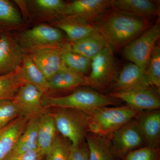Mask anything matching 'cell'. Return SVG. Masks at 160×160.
<instances>
[{"instance_id":"obj_1","label":"cell","mask_w":160,"mask_h":160,"mask_svg":"<svg viewBox=\"0 0 160 160\" xmlns=\"http://www.w3.org/2000/svg\"><path fill=\"white\" fill-rule=\"evenodd\" d=\"M113 49L126 46L151 27L149 20L110 8L93 23Z\"/></svg>"},{"instance_id":"obj_2","label":"cell","mask_w":160,"mask_h":160,"mask_svg":"<svg viewBox=\"0 0 160 160\" xmlns=\"http://www.w3.org/2000/svg\"><path fill=\"white\" fill-rule=\"evenodd\" d=\"M121 102L109 95L89 89H77L68 95L57 97L45 94L42 98L43 106L46 109L66 108L85 112L105 106H120Z\"/></svg>"},{"instance_id":"obj_3","label":"cell","mask_w":160,"mask_h":160,"mask_svg":"<svg viewBox=\"0 0 160 160\" xmlns=\"http://www.w3.org/2000/svg\"><path fill=\"white\" fill-rule=\"evenodd\" d=\"M140 112L126 105L93 109L86 112L88 115V132L110 138L114 132L135 118Z\"/></svg>"},{"instance_id":"obj_4","label":"cell","mask_w":160,"mask_h":160,"mask_svg":"<svg viewBox=\"0 0 160 160\" xmlns=\"http://www.w3.org/2000/svg\"><path fill=\"white\" fill-rule=\"evenodd\" d=\"M90 69V74L86 76V86L102 94L110 93L118 75L113 48L108 45L93 58Z\"/></svg>"},{"instance_id":"obj_5","label":"cell","mask_w":160,"mask_h":160,"mask_svg":"<svg viewBox=\"0 0 160 160\" xmlns=\"http://www.w3.org/2000/svg\"><path fill=\"white\" fill-rule=\"evenodd\" d=\"M52 112L58 132L69 140L72 146L84 142L88 132V115L84 112L66 108H55Z\"/></svg>"},{"instance_id":"obj_6","label":"cell","mask_w":160,"mask_h":160,"mask_svg":"<svg viewBox=\"0 0 160 160\" xmlns=\"http://www.w3.org/2000/svg\"><path fill=\"white\" fill-rule=\"evenodd\" d=\"M160 37L159 20L136 38L125 46L123 56L126 59L146 72L155 46Z\"/></svg>"},{"instance_id":"obj_7","label":"cell","mask_w":160,"mask_h":160,"mask_svg":"<svg viewBox=\"0 0 160 160\" xmlns=\"http://www.w3.org/2000/svg\"><path fill=\"white\" fill-rule=\"evenodd\" d=\"M63 39L61 30L45 24L35 26L20 35L22 46L29 52L63 46L65 44Z\"/></svg>"},{"instance_id":"obj_8","label":"cell","mask_w":160,"mask_h":160,"mask_svg":"<svg viewBox=\"0 0 160 160\" xmlns=\"http://www.w3.org/2000/svg\"><path fill=\"white\" fill-rule=\"evenodd\" d=\"M110 139L112 152L118 160H122L131 152L145 146L135 118L114 132Z\"/></svg>"},{"instance_id":"obj_9","label":"cell","mask_w":160,"mask_h":160,"mask_svg":"<svg viewBox=\"0 0 160 160\" xmlns=\"http://www.w3.org/2000/svg\"><path fill=\"white\" fill-rule=\"evenodd\" d=\"M108 95L125 102L126 105L139 111L160 109V99L158 93L151 87L112 92Z\"/></svg>"},{"instance_id":"obj_10","label":"cell","mask_w":160,"mask_h":160,"mask_svg":"<svg viewBox=\"0 0 160 160\" xmlns=\"http://www.w3.org/2000/svg\"><path fill=\"white\" fill-rule=\"evenodd\" d=\"M44 95L36 86L26 83L20 87L12 100L19 108L21 115L30 118L46 111L42 105Z\"/></svg>"},{"instance_id":"obj_11","label":"cell","mask_w":160,"mask_h":160,"mask_svg":"<svg viewBox=\"0 0 160 160\" xmlns=\"http://www.w3.org/2000/svg\"><path fill=\"white\" fill-rule=\"evenodd\" d=\"M24 56L22 46L9 34L0 36V76L15 71L21 66Z\"/></svg>"},{"instance_id":"obj_12","label":"cell","mask_w":160,"mask_h":160,"mask_svg":"<svg viewBox=\"0 0 160 160\" xmlns=\"http://www.w3.org/2000/svg\"><path fill=\"white\" fill-rule=\"evenodd\" d=\"M66 45L30 52L29 56L48 81L64 65L62 55Z\"/></svg>"},{"instance_id":"obj_13","label":"cell","mask_w":160,"mask_h":160,"mask_svg":"<svg viewBox=\"0 0 160 160\" xmlns=\"http://www.w3.org/2000/svg\"><path fill=\"white\" fill-rule=\"evenodd\" d=\"M112 1L76 0L66 3L63 16H76L93 23L106 10L112 8Z\"/></svg>"},{"instance_id":"obj_14","label":"cell","mask_w":160,"mask_h":160,"mask_svg":"<svg viewBox=\"0 0 160 160\" xmlns=\"http://www.w3.org/2000/svg\"><path fill=\"white\" fill-rule=\"evenodd\" d=\"M151 87L146 72L132 63L125 65L118 73L111 92L125 91Z\"/></svg>"},{"instance_id":"obj_15","label":"cell","mask_w":160,"mask_h":160,"mask_svg":"<svg viewBox=\"0 0 160 160\" xmlns=\"http://www.w3.org/2000/svg\"><path fill=\"white\" fill-rule=\"evenodd\" d=\"M135 120L142 132L145 146L151 148L159 147V109L141 112Z\"/></svg>"},{"instance_id":"obj_16","label":"cell","mask_w":160,"mask_h":160,"mask_svg":"<svg viewBox=\"0 0 160 160\" xmlns=\"http://www.w3.org/2000/svg\"><path fill=\"white\" fill-rule=\"evenodd\" d=\"M55 26L66 33L70 42L99 33L93 23L76 16H63L57 21Z\"/></svg>"},{"instance_id":"obj_17","label":"cell","mask_w":160,"mask_h":160,"mask_svg":"<svg viewBox=\"0 0 160 160\" xmlns=\"http://www.w3.org/2000/svg\"><path fill=\"white\" fill-rule=\"evenodd\" d=\"M29 119L20 115L0 129V160H6L10 154Z\"/></svg>"},{"instance_id":"obj_18","label":"cell","mask_w":160,"mask_h":160,"mask_svg":"<svg viewBox=\"0 0 160 160\" xmlns=\"http://www.w3.org/2000/svg\"><path fill=\"white\" fill-rule=\"evenodd\" d=\"M112 8L147 19L160 13L158 6L149 0H112Z\"/></svg>"},{"instance_id":"obj_19","label":"cell","mask_w":160,"mask_h":160,"mask_svg":"<svg viewBox=\"0 0 160 160\" xmlns=\"http://www.w3.org/2000/svg\"><path fill=\"white\" fill-rule=\"evenodd\" d=\"M57 132L52 112L45 111L39 115L38 149L45 155L53 145L58 135Z\"/></svg>"},{"instance_id":"obj_20","label":"cell","mask_w":160,"mask_h":160,"mask_svg":"<svg viewBox=\"0 0 160 160\" xmlns=\"http://www.w3.org/2000/svg\"><path fill=\"white\" fill-rule=\"evenodd\" d=\"M64 65V64H63ZM86 76L71 70L63 65L48 81L49 91L70 90L78 86H86Z\"/></svg>"},{"instance_id":"obj_21","label":"cell","mask_w":160,"mask_h":160,"mask_svg":"<svg viewBox=\"0 0 160 160\" xmlns=\"http://www.w3.org/2000/svg\"><path fill=\"white\" fill-rule=\"evenodd\" d=\"M85 139L89 151V160H118L114 156L110 138L88 132Z\"/></svg>"},{"instance_id":"obj_22","label":"cell","mask_w":160,"mask_h":160,"mask_svg":"<svg viewBox=\"0 0 160 160\" xmlns=\"http://www.w3.org/2000/svg\"><path fill=\"white\" fill-rule=\"evenodd\" d=\"M69 45L72 51L92 60L109 45L99 33H97L70 42Z\"/></svg>"},{"instance_id":"obj_23","label":"cell","mask_w":160,"mask_h":160,"mask_svg":"<svg viewBox=\"0 0 160 160\" xmlns=\"http://www.w3.org/2000/svg\"><path fill=\"white\" fill-rule=\"evenodd\" d=\"M38 116L30 118L28 120L25 130L8 158L38 149Z\"/></svg>"},{"instance_id":"obj_24","label":"cell","mask_w":160,"mask_h":160,"mask_svg":"<svg viewBox=\"0 0 160 160\" xmlns=\"http://www.w3.org/2000/svg\"><path fill=\"white\" fill-rule=\"evenodd\" d=\"M20 70L26 83L36 86L44 94L49 92L48 80L29 56L24 55Z\"/></svg>"},{"instance_id":"obj_25","label":"cell","mask_w":160,"mask_h":160,"mask_svg":"<svg viewBox=\"0 0 160 160\" xmlns=\"http://www.w3.org/2000/svg\"><path fill=\"white\" fill-rule=\"evenodd\" d=\"M26 83L20 67L11 73L0 76V100H12L20 87Z\"/></svg>"},{"instance_id":"obj_26","label":"cell","mask_w":160,"mask_h":160,"mask_svg":"<svg viewBox=\"0 0 160 160\" xmlns=\"http://www.w3.org/2000/svg\"><path fill=\"white\" fill-rule=\"evenodd\" d=\"M62 59L64 66L81 74L84 75L90 69L91 60L72 51L69 43H66Z\"/></svg>"},{"instance_id":"obj_27","label":"cell","mask_w":160,"mask_h":160,"mask_svg":"<svg viewBox=\"0 0 160 160\" xmlns=\"http://www.w3.org/2000/svg\"><path fill=\"white\" fill-rule=\"evenodd\" d=\"M146 73L150 86L160 93V48L155 46L152 53Z\"/></svg>"},{"instance_id":"obj_28","label":"cell","mask_w":160,"mask_h":160,"mask_svg":"<svg viewBox=\"0 0 160 160\" xmlns=\"http://www.w3.org/2000/svg\"><path fill=\"white\" fill-rule=\"evenodd\" d=\"M70 146L66 139L58 134L51 149L45 155V160H68Z\"/></svg>"},{"instance_id":"obj_29","label":"cell","mask_w":160,"mask_h":160,"mask_svg":"<svg viewBox=\"0 0 160 160\" xmlns=\"http://www.w3.org/2000/svg\"><path fill=\"white\" fill-rule=\"evenodd\" d=\"M20 115L19 108L12 100H0V129Z\"/></svg>"},{"instance_id":"obj_30","label":"cell","mask_w":160,"mask_h":160,"mask_svg":"<svg viewBox=\"0 0 160 160\" xmlns=\"http://www.w3.org/2000/svg\"><path fill=\"white\" fill-rule=\"evenodd\" d=\"M34 5L39 11L52 14L63 16L66 3L62 0H36Z\"/></svg>"},{"instance_id":"obj_31","label":"cell","mask_w":160,"mask_h":160,"mask_svg":"<svg viewBox=\"0 0 160 160\" xmlns=\"http://www.w3.org/2000/svg\"><path fill=\"white\" fill-rule=\"evenodd\" d=\"M122 160H160V147L143 146L131 152Z\"/></svg>"},{"instance_id":"obj_32","label":"cell","mask_w":160,"mask_h":160,"mask_svg":"<svg viewBox=\"0 0 160 160\" xmlns=\"http://www.w3.org/2000/svg\"><path fill=\"white\" fill-rule=\"evenodd\" d=\"M0 21L12 24H19L22 22L18 12L6 0H0Z\"/></svg>"},{"instance_id":"obj_33","label":"cell","mask_w":160,"mask_h":160,"mask_svg":"<svg viewBox=\"0 0 160 160\" xmlns=\"http://www.w3.org/2000/svg\"><path fill=\"white\" fill-rule=\"evenodd\" d=\"M68 160H89V151L86 143L78 146H70Z\"/></svg>"},{"instance_id":"obj_34","label":"cell","mask_w":160,"mask_h":160,"mask_svg":"<svg viewBox=\"0 0 160 160\" xmlns=\"http://www.w3.org/2000/svg\"><path fill=\"white\" fill-rule=\"evenodd\" d=\"M45 155L37 149L15 156L7 158L6 160H45Z\"/></svg>"},{"instance_id":"obj_35","label":"cell","mask_w":160,"mask_h":160,"mask_svg":"<svg viewBox=\"0 0 160 160\" xmlns=\"http://www.w3.org/2000/svg\"></svg>"}]
</instances>
